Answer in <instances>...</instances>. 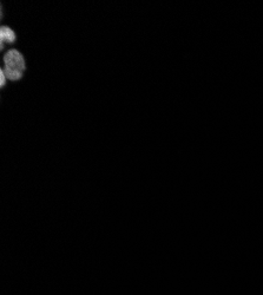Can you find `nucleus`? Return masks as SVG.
Instances as JSON below:
<instances>
[{
  "mask_svg": "<svg viewBox=\"0 0 263 295\" xmlns=\"http://www.w3.org/2000/svg\"><path fill=\"white\" fill-rule=\"evenodd\" d=\"M4 63H5V67L3 71L5 72L7 79L10 81H18L21 78L24 71L26 70V64H25V59L23 55L17 50H10L4 56Z\"/></svg>",
  "mask_w": 263,
  "mask_h": 295,
  "instance_id": "obj_1",
  "label": "nucleus"
},
{
  "mask_svg": "<svg viewBox=\"0 0 263 295\" xmlns=\"http://www.w3.org/2000/svg\"><path fill=\"white\" fill-rule=\"evenodd\" d=\"M16 33H14L12 28L9 26H2L0 28V41L2 43H14L16 42Z\"/></svg>",
  "mask_w": 263,
  "mask_h": 295,
  "instance_id": "obj_2",
  "label": "nucleus"
},
{
  "mask_svg": "<svg viewBox=\"0 0 263 295\" xmlns=\"http://www.w3.org/2000/svg\"><path fill=\"white\" fill-rule=\"evenodd\" d=\"M6 79H7L6 75H5V72H4L3 69H2V70H0V85H2V88H3V86H5Z\"/></svg>",
  "mask_w": 263,
  "mask_h": 295,
  "instance_id": "obj_3",
  "label": "nucleus"
}]
</instances>
